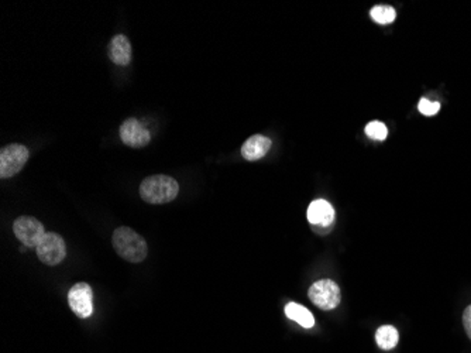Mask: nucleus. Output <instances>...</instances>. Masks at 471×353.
Segmentation results:
<instances>
[{"label": "nucleus", "mask_w": 471, "mask_h": 353, "mask_svg": "<svg viewBox=\"0 0 471 353\" xmlns=\"http://www.w3.org/2000/svg\"><path fill=\"white\" fill-rule=\"evenodd\" d=\"M365 133L368 137L374 139V140H385V137L388 136V129L384 123L381 122H371L365 126Z\"/></svg>", "instance_id": "15"}, {"label": "nucleus", "mask_w": 471, "mask_h": 353, "mask_svg": "<svg viewBox=\"0 0 471 353\" xmlns=\"http://www.w3.org/2000/svg\"><path fill=\"white\" fill-rule=\"evenodd\" d=\"M271 149V140L261 135H254L249 137L241 146V156L247 161L261 160Z\"/></svg>", "instance_id": "10"}, {"label": "nucleus", "mask_w": 471, "mask_h": 353, "mask_svg": "<svg viewBox=\"0 0 471 353\" xmlns=\"http://www.w3.org/2000/svg\"><path fill=\"white\" fill-rule=\"evenodd\" d=\"M112 244L116 253L130 263H142L149 253L147 243L136 230L122 226L113 232Z\"/></svg>", "instance_id": "1"}, {"label": "nucleus", "mask_w": 471, "mask_h": 353, "mask_svg": "<svg viewBox=\"0 0 471 353\" xmlns=\"http://www.w3.org/2000/svg\"><path fill=\"white\" fill-rule=\"evenodd\" d=\"M375 340L381 349L391 350L392 347L396 346L399 340V333L392 325H384L377 330Z\"/></svg>", "instance_id": "13"}, {"label": "nucleus", "mask_w": 471, "mask_h": 353, "mask_svg": "<svg viewBox=\"0 0 471 353\" xmlns=\"http://www.w3.org/2000/svg\"><path fill=\"white\" fill-rule=\"evenodd\" d=\"M285 314L289 319L298 322L303 328H312L315 325V318L310 311L296 302H289L285 306Z\"/></svg>", "instance_id": "12"}, {"label": "nucleus", "mask_w": 471, "mask_h": 353, "mask_svg": "<svg viewBox=\"0 0 471 353\" xmlns=\"http://www.w3.org/2000/svg\"><path fill=\"white\" fill-rule=\"evenodd\" d=\"M178 182L172 177L164 174L147 177L140 185V197L143 201L153 205L168 204L178 197Z\"/></svg>", "instance_id": "2"}, {"label": "nucleus", "mask_w": 471, "mask_h": 353, "mask_svg": "<svg viewBox=\"0 0 471 353\" xmlns=\"http://www.w3.org/2000/svg\"><path fill=\"white\" fill-rule=\"evenodd\" d=\"M13 232L16 237L27 247H36L40 244L46 235L43 223L33 216H20L13 223Z\"/></svg>", "instance_id": "6"}, {"label": "nucleus", "mask_w": 471, "mask_h": 353, "mask_svg": "<svg viewBox=\"0 0 471 353\" xmlns=\"http://www.w3.org/2000/svg\"><path fill=\"white\" fill-rule=\"evenodd\" d=\"M370 16L378 25H389L395 20L396 13L391 6H375L371 9Z\"/></svg>", "instance_id": "14"}, {"label": "nucleus", "mask_w": 471, "mask_h": 353, "mask_svg": "<svg viewBox=\"0 0 471 353\" xmlns=\"http://www.w3.org/2000/svg\"><path fill=\"white\" fill-rule=\"evenodd\" d=\"M309 299L320 309L330 311L339 306L341 294L339 285L329 278H322L313 283L308 291Z\"/></svg>", "instance_id": "3"}, {"label": "nucleus", "mask_w": 471, "mask_h": 353, "mask_svg": "<svg viewBox=\"0 0 471 353\" xmlns=\"http://www.w3.org/2000/svg\"><path fill=\"white\" fill-rule=\"evenodd\" d=\"M308 221L320 228H327L334 221V209L325 199L313 201L308 208Z\"/></svg>", "instance_id": "9"}, {"label": "nucleus", "mask_w": 471, "mask_h": 353, "mask_svg": "<svg viewBox=\"0 0 471 353\" xmlns=\"http://www.w3.org/2000/svg\"><path fill=\"white\" fill-rule=\"evenodd\" d=\"M463 325L467 332V336L471 339V305H468L463 314Z\"/></svg>", "instance_id": "17"}, {"label": "nucleus", "mask_w": 471, "mask_h": 353, "mask_svg": "<svg viewBox=\"0 0 471 353\" xmlns=\"http://www.w3.org/2000/svg\"><path fill=\"white\" fill-rule=\"evenodd\" d=\"M68 304L78 318H89L94 312V292L91 285L87 283L73 285L68 292Z\"/></svg>", "instance_id": "7"}, {"label": "nucleus", "mask_w": 471, "mask_h": 353, "mask_svg": "<svg viewBox=\"0 0 471 353\" xmlns=\"http://www.w3.org/2000/svg\"><path fill=\"white\" fill-rule=\"evenodd\" d=\"M37 256L40 261L47 266L60 264L67 256V246L64 239L54 232L46 233L37 246Z\"/></svg>", "instance_id": "5"}, {"label": "nucleus", "mask_w": 471, "mask_h": 353, "mask_svg": "<svg viewBox=\"0 0 471 353\" xmlns=\"http://www.w3.org/2000/svg\"><path fill=\"white\" fill-rule=\"evenodd\" d=\"M30 157L29 149L23 144H9L0 150V178H11L16 175Z\"/></svg>", "instance_id": "4"}, {"label": "nucleus", "mask_w": 471, "mask_h": 353, "mask_svg": "<svg viewBox=\"0 0 471 353\" xmlns=\"http://www.w3.org/2000/svg\"><path fill=\"white\" fill-rule=\"evenodd\" d=\"M417 109L422 115L425 116H433L436 115L439 111H440V104L439 102H430L429 99L426 98H422L419 101V105H417Z\"/></svg>", "instance_id": "16"}, {"label": "nucleus", "mask_w": 471, "mask_h": 353, "mask_svg": "<svg viewBox=\"0 0 471 353\" xmlns=\"http://www.w3.org/2000/svg\"><path fill=\"white\" fill-rule=\"evenodd\" d=\"M109 57L116 66H129L132 61V44L123 35L115 36L109 46Z\"/></svg>", "instance_id": "11"}, {"label": "nucleus", "mask_w": 471, "mask_h": 353, "mask_svg": "<svg viewBox=\"0 0 471 353\" xmlns=\"http://www.w3.org/2000/svg\"><path fill=\"white\" fill-rule=\"evenodd\" d=\"M120 139L129 147L142 149L150 143L151 135L137 119L130 118L120 126Z\"/></svg>", "instance_id": "8"}]
</instances>
